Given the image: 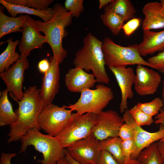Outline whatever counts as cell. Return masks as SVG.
Returning <instances> with one entry per match:
<instances>
[{
    "instance_id": "cell-34",
    "label": "cell",
    "mask_w": 164,
    "mask_h": 164,
    "mask_svg": "<svg viewBox=\"0 0 164 164\" xmlns=\"http://www.w3.org/2000/svg\"><path fill=\"white\" fill-rule=\"evenodd\" d=\"M141 19L139 18H134L124 24L122 27L125 34L129 36L132 35L139 27Z\"/></svg>"
},
{
    "instance_id": "cell-16",
    "label": "cell",
    "mask_w": 164,
    "mask_h": 164,
    "mask_svg": "<svg viewBox=\"0 0 164 164\" xmlns=\"http://www.w3.org/2000/svg\"><path fill=\"white\" fill-rule=\"evenodd\" d=\"M108 68L114 76L120 88L121 100L120 110L121 113H124L127 109L128 99H131L133 96L132 87L134 83L135 74L131 67Z\"/></svg>"
},
{
    "instance_id": "cell-11",
    "label": "cell",
    "mask_w": 164,
    "mask_h": 164,
    "mask_svg": "<svg viewBox=\"0 0 164 164\" xmlns=\"http://www.w3.org/2000/svg\"><path fill=\"white\" fill-rule=\"evenodd\" d=\"M29 67L27 57H20L8 70L0 73V77L5 84L6 88L16 101H20L23 97L22 85L24 73Z\"/></svg>"
},
{
    "instance_id": "cell-47",
    "label": "cell",
    "mask_w": 164,
    "mask_h": 164,
    "mask_svg": "<svg viewBox=\"0 0 164 164\" xmlns=\"http://www.w3.org/2000/svg\"><path fill=\"white\" fill-rule=\"evenodd\" d=\"M161 140H164V139H161Z\"/></svg>"
},
{
    "instance_id": "cell-37",
    "label": "cell",
    "mask_w": 164,
    "mask_h": 164,
    "mask_svg": "<svg viewBox=\"0 0 164 164\" xmlns=\"http://www.w3.org/2000/svg\"><path fill=\"white\" fill-rule=\"evenodd\" d=\"M17 155L15 153H2L0 157V164H11V159Z\"/></svg>"
},
{
    "instance_id": "cell-46",
    "label": "cell",
    "mask_w": 164,
    "mask_h": 164,
    "mask_svg": "<svg viewBox=\"0 0 164 164\" xmlns=\"http://www.w3.org/2000/svg\"><path fill=\"white\" fill-rule=\"evenodd\" d=\"M160 2L162 4L164 7V0H160Z\"/></svg>"
},
{
    "instance_id": "cell-25",
    "label": "cell",
    "mask_w": 164,
    "mask_h": 164,
    "mask_svg": "<svg viewBox=\"0 0 164 164\" xmlns=\"http://www.w3.org/2000/svg\"><path fill=\"white\" fill-rule=\"evenodd\" d=\"M122 140L119 137H110L99 141L101 150H106L110 153L121 164H124L125 158L122 149Z\"/></svg>"
},
{
    "instance_id": "cell-4",
    "label": "cell",
    "mask_w": 164,
    "mask_h": 164,
    "mask_svg": "<svg viewBox=\"0 0 164 164\" xmlns=\"http://www.w3.org/2000/svg\"><path fill=\"white\" fill-rule=\"evenodd\" d=\"M39 131L38 128H33L21 138L22 145L19 153L25 152L28 146L32 145L42 154L43 159L39 160L38 162L56 164L65 157V149L56 137L43 134Z\"/></svg>"
},
{
    "instance_id": "cell-30",
    "label": "cell",
    "mask_w": 164,
    "mask_h": 164,
    "mask_svg": "<svg viewBox=\"0 0 164 164\" xmlns=\"http://www.w3.org/2000/svg\"><path fill=\"white\" fill-rule=\"evenodd\" d=\"M130 114L139 126L149 125L154 122L152 117L147 114L137 105L128 110Z\"/></svg>"
},
{
    "instance_id": "cell-19",
    "label": "cell",
    "mask_w": 164,
    "mask_h": 164,
    "mask_svg": "<svg viewBox=\"0 0 164 164\" xmlns=\"http://www.w3.org/2000/svg\"><path fill=\"white\" fill-rule=\"evenodd\" d=\"M141 56H145L164 51V30L159 32L143 31L142 41L137 46Z\"/></svg>"
},
{
    "instance_id": "cell-38",
    "label": "cell",
    "mask_w": 164,
    "mask_h": 164,
    "mask_svg": "<svg viewBox=\"0 0 164 164\" xmlns=\"http://www.w3.org/2000/svg\"><path fill=\"white\" fill-rule=\"evenodd\" d=\"M50 64V62L46 59L41 60L38 64V68L40 72L44 74L46 73L49 68Z\"/></svg>"
},
{
    "instance_id": "cell-31",
    "label": "cell",
    "mask_w": 164,
    "mask_h": 164,
    "mask_svg": "<svg viewBox=\"0 0 164 164\" xmlns=\"http://www.w3.org/2000/svg\"><path fill=\"white\" fill-rule=\"evenodd\" d=\"M83 0H66L64 4V7L70 12L73 17L78 19L84 11Z\"/></svg>"
},
{
    "instance_id": "cell-26",
    "label": "cell",
    "mask_w": 164,
    "mask_h": 164,
    "mask_svg": "<svg viewBox=\"0 0 164 164\" xmlns=\"http://www.w3.org/2000/svg\"><path fill=\"white\" fill-rule=\"evenodd\" d=\"M108 6L113 12L121 16L125 22L135 18L136 11L130 0H113Z\"/></svg>"
},
{
    "instance_id": "cell-17",
    "label": "cell",
    "mask_w": 164,
    "mask_h": 164,
    "mask_svg": "<svg viewBox=\"0 0 164 164\" xmlns=\"http://www.w3.org/2000/svg\"><path fill=\"white\" fill-rule=\"evenodd\" d=\"M64 82L69 91L80 93L93 87L97 80L93 74L88 73L80 67H75L68 70Z\"/></svg>"
},
{
    "instance_id": "cell-39",
    "label": "cell",
    "mask_w": 164,
    "mask_h": 164,
    "mask_svg": "<svg viewBox=\"0 0 164 164\" xmlns=\"http://www.w3.org/2000/svg\"><path fill=\"white\" fill-rule=\"evenodd\" d=\"M155 124H160L164 127V110L162 109L159 113L155 116Z\"/></svg>"
},
{
    "instance_id": "cell-14",
    "label": "cell",
    "mask_w": 164,
    "mask_h": 164,
    "mask_svg": "<svg viewBox=\"0 0 164 164\" xmlns=\"http://www.w3.org/2000/svg\"><path fill=\"white\" fill-rule=\"evenodd\" d=\"M134 82L135 89L139 95L154 94L161 81V76L154 70L141 64L137 65Z\"/></svg>"
},
{
    "instance_id": "cell-12",
    "label": "cell",
    "mask_w": 164,
    "mask_h": 164,
    "mask_svg": "<svg viewBox=\"0 0 164 164\" xmlns=\"http://www.w3.org/2000/svg\"><path fill=\"white\" fill-rule=\"evenodd\" d=\"M123 119L125 123L129 124L134 132V140L136 145L135 152L131 156V159H138L141 152L155 142L164 138V127L160 125L159 130L150 132L143 129L135 122L126 110L124 113Z\"/></svg>"
},
{
    "instance_id": "cell-45",
    "label": "cell",
    "mask_w": 164,
    "mask_h": 164,
    "mask_svg": "<svg viewBox=\"0 0 164 164\" xmlns=\"http://www.w3.org/2000/svg\"><path fill=\"white\" fill-rule=\"evenodd\" d=\"M162 100L163 103V107L162 109L164 110V77L162 81Z\"/></svg>"
},
{
    "instance_id": "cell-10",
    "label": "cell",
    "mask_w": 164,
    "mask_h": 164,
    "mask_svg": "<svg viewBox=\"0 0 164 164\" xmlns=\"http://www.w3.org/2000/svg\"><path fill=\"white\" fill-rule=\"evenodd\" d=\"M99 142L91 133L66 149L74 159L80 164H97L101 151Z\"/></svg>"
},
{
    "instance_id": "cell-5",
    "label": "cell",
    "mask_w": 164,
    "mask_h": 164,
    "mask_svg": "<svg viewBox=\"0 0 164 164\" xmlns=\"http://www.w3.org/2000/svg\"><path fill=\"white\" fill-rule=\"evenodd\" d=\"M103 42L105 62L108 67H126L129 65L141 64L152 68L139 54L138 44L123 46L116 44L109 37L104 38Z\"/></svg>"
},
{
    "instance_id": "cell-41",
    "label": "cell",
    "mask_w": 164,
    "mask_h": 164,
    "mask_svg": "<svg viewBox=\"0 0 164 164\" xmlns=\"http://www.w3.org/2000/svg\"><path fill=\"white\" fill-rule=\"evenodd\" d=\"M65 158L70 164H80L74 159L67 151L65 149Z\"/></svg>"
},
{
    "instance_id": "cell-33",
    "label": "cell",
    "mask_w": 164,
    "mask_h": 164,
    "mask_svg": "<svg viewBox=\"0 0 164 164\" xmlns=\"http://www.w3.org/2000/svg\"><path fill=\"white\" fill-rule=\"evenodd\" d=\"M146 61L153 68L164 73V51L149 58Z\"/></svg>"
},
{
    "instance_id": "cell-40",
    "label": "cell",
    "mask_w": 164,
    "mask_h": 164,
    "mask_svg": "<svg viewBox=\"0 0 164 164\" xmlns=\"http://www.w3.org/2000/svg\"><path fill=\"white\" fill-rule=\"evenodd\" d=\"M156 143L158 148L162 156L164 164V140H160Z\"/></svg>"
},
{
    "instance_id": "cell-24",
    "label": "cell",
    "mask_w": 164,
    "mask_h": 164,
    "mask_svg": "<svg viewBox=\"0 0 164 164\" xmlns=\"http://www.w3.org/2000/svg\"><path fill=\"white\" fill-rule=\"evenodd\" d=\"M100 17L103 24L113 35L117 36L119 34L125 22L121 16L113 12L107 6Z\"/></svg>"
},
{
    "instance_id": "cell-21",
    "label": "cell",
    "mask_w": 164,
    "mask_h": 164,
    "mask_svg": "<svg viewBox=\"0 0 164 164\" xmlns=\"http://www.w3.org/2000/svg\"><path fill=\"white\" fill-rule=\"evenodd\" d=\"M28 15L21 14L17 17H10L0 10V38L13 32H22V28Z\"/></svg>"
},
{
    "instance_id": "cell-15",
    "label": "cell",
    "mask_w": 164,
    "mask_h": 164,
    "mask_svg": "<svg viewBox=\"0 0 164 164\" xmlns=\"http://www.w3.org/2000/svg\"><path fill=\"white\" fill-rule=\"evenodd\" d=\"M50 64L48 70L44 74L40 89V95L45 106L52 103L60 87V64L53 56L50 57Z\"/></svg>"
},
{
    "instance_id": "cell-7",
    "label": "cell",
    "mask_w": 164,
    "mask_h": 164,
    "mask_svg": "<svg viewBox=\"0 0 164 164\" xmlns=\"http://www.w3.org/2000/svg\"><path fill=\"white\" fill-rule=\"evenodd\" d=\"M64 106L60 107L51 104L45 106L39 117L41 128L50 135L56 137L69 125L75 115Z\"/></svg>"
},
{
    "instance_id": "cell-35",
    "label": "cell",
    "mask_w": 164,
    "mask_h": 164,
    "mask_svg": "<svg viewBox=\"0 0 164 164\" xmlns=\"http://www.w3.org/2000/svg\"><path fill=\"white\" fill-rule=\"evenodd\" d=\"M118 136L122 141L134 140V132L132 127L129 124L124 123L119 129Z\"/></svg>"
},
{
    "instance_id": "cell-8",
    "label": "cell",
    "mask_w": 164,
    "mask_h": 164,
    "mask_svg": "<svg viewBox=\"0 0 164 164\" xmlns=\"http://www.w3.org/2000/svg\"><path fill=\"white\" fill-rule=\"evenodd\" d=\"M96 114L87 113L75 115L67 127L56 137L65 149L90 135L95 124Z\"/></svg>"
},
{
    "instance_id": "cell-1",
    "label": "cell",
    "mask_w": 164,
    "mask_h": 164,
    "mask_svg": "<svg viewBox=\"0 0 164 164\" xmlns=\"http://www.w3.org/2000/svg\"><path fill=\"white\" fill-rule=\"evenodd\" d=\"M40 89L36 86L26 89L21 100L17 101L18 108L15 111L18 118L10 125V132L7 136L9 143L17 141L29 131L37 128L41 129L38 122L39 115L45 107L40 95Z\"/></svg>"
},
{
    "instance_id": "cell-23",
    "label": "cell",
    "mask_w": 164,
    "mask_h": 164,
    "mask_svg": "<svg viewBox=\"0 0 164 164\" xmlns=\"http://www.w3.org/2000/svg\"><path fill=\"white\" fill-rule=\"evenodd\" d=\"M5 42L8 43V45L0 55V73L8 70L20 57V55L15 51L19 42L18 40L13 41L12 38L10 37Z\"/></svg>"
},
{
    "instance_id": "cell-27",
    "label": "cell",
    "mask_w": 164,
    "mask_h": 164,
    "mask_svg": "<svg viewBox=\"0 0 164 164\" xmlns=\"http://www.w3.org/2000/svg\"><path fill=\"white\" fill-rule=\"evenodd\" d=\"M138 159L141 164H164L162 156L156 142L142 151Z\"/></svg>"
},
{
    "instance_id": "cell-36",
    "label": "cell",
    "mask_w": 164,
    "mask_h": 164,
    "mask_svg": "<svg viewBox=\"0 0 164 164\" xmlns=\"http://www.w3.org/2000/svg\"><path fill=\"white\" fill-rule=\"evenodd\" d=\"M97 164H121L109 152L101 150Z\"/></svg>"
},
{
    "instance_id": "cell-3",
    "label": "cell",
    "mask_w": 164,
    "mask_h": 164,
    "mask_svg": "<svg viewBox=\"0 0 164 164\" xmlns=\"http://www.w3.org/2000/svg\"><path fill=\"white\" fill-rule=\"evenodd\" d=\"M103 42L91 33L83 40V45L76 53L73 63L88 73L92 71L97 82L108 84L110 79L106 71L102 46Z\"/></svg>"
},
{
    "instance_id": "cell-6",
    "label": "cell",
    "mask_w": 164,
    "mask_h": 164,
    "mask_svg": "<svg viewBox=\"0 0 164 164\" xmlns=\"http://www.w3.org/2000/svg\"><path fill=\"white\" fill-rule=\"evenodd\" d=\"M114 97L111 88L102 84L96 86L94 89H88L80 93L78 101L68 106H64L77 115L87 113L97 114L103 111Z\"/></svg>"
},
{
    "instance_id": "cell-9",
    "label": "cell",
    "mask_w": 164,
    "mask_h": 164,
    "mask_svg": "<svg viewBox=\"0 0 164 164\" xmlns=\"http://www.w3.org/2000/svg\"><path fill=\"white\" fill-rule=\"evenodd\" d=\"M124 123L122 117L116 111H103L96 114L91 133L99 141L118 137L119 129Z\"/></svg>"
},
{
    "instance_id": "cell-2",
    "label": "cell",
    "mask_w": 164,
    "mask_h": 164,
    "mask_svg": "<svg viewBox=\"0 0 164 164\" xmlns=\"http://www.w3.org/2000/svg\"><path fill=\"white\" fill-rule=\"evenodd\" d=\"M52 8L54 15L50 20L34 21L39 31L45 34L46 43L52 49L54 59L60 64L67 56V52L63 46L62 41L68 34L65 28L72 23L73 17L60 3H56Z\"/></svg>"
},
{
    "instance_id": "cell-18",
    "label": "cell",
    "mask_w": 164,
    "mask_h": 164,
    "mask_svg": "<svg viewBox=\"0 0 164 164\" xmlns=\"http://www.w3.org/2000/svg\"><path fill=\"white\" fill-rule=\"evenodd\" d=\"M142 12L145 17L142 22L143 31L164 28V7L160 2L147 3Z\"/></svg>"
},
{
    "instance_id": "cell-42",
    "label": "cell",
    "mask_w": 164,
    "mask_h": 164,
    "mask_svg": "<svg viewBox=\"0 0 164 164\" xmlns=\"http://www.w3.org/2000/svg\"><path fill=\"white\" fill-rule=\"evenodd\" d=\"M113 1V0H99V9H100L104 7H106Z\"/></svg>"
},
{
    "instance_id": "cell-13",
    "label": "cell",
    "mask_w": 164,
    "mask_h": 164,
    "mask_svg": "<svg viewBox=\"0 0 164 164\" xmlns=\"http://www.w3.org/2000/svg\"><path fill=\"white\" fill-rule=\"evenodd\" d=\"M34 21L28 16L22 28V36L18 47L21 57H27L32 50L41 48L46 43L45 36L41 34Z\"/></svg>"
},
{
    "instance_id": "cell-20",
    "label": "cell",
    "mask_w": 164,
    "mask_h": 164,
    "mask_svg": "<svg viewBox=\"0 0 164 164\" xmlns=\"http://www.w3.org/2000/svg\"><path fill=\"white\" fill-rule=\"evenodd\" d=\"M0 3L5 8L12 17H15L18 14L26 13L38 16L42 19L43 21L46 22L51 19L54 15L52 8H49L44 10H40L12 4L6 2L5 0H0Z\"/></svg>"
},
{
    "instance_id": "cell-22",
    "label": "cell",
    "mask_w": 164,
    "mask_h": 164,
    "mask_svg": "<svg viewBox=\"0 0 164 164\" xmlns=\"http://www.w3.org/2000/svg\"><path fill=\"white\" fill-rule=\"evenodd\" d=\"M7 88L1 93L0 98V126L11 125L17 120L18 117L14 111L11 103L9 101Z\"/></svg>"
},
{
    "instance_id": "cell-44",
    "label": "cell",
    "mask_w": 164,
    "mask_h": 164,
    "mask_svg": "<svg viewBox=\"0 0 164 164\" xmlns=\"http://www.w3.org/2000/svg\"><path fill=\"white\" fill-rule=\"evenodd\" d=\"M56 164H70L65 159V157L59 160Z\"/></svg>"
},
{
    "instance_id": "cell-28",
    "label": "cell",
    "mask_w": 164,
    "mask_h": 164,
    "mask_svg": "<svg viewBox=\"0 0 164 164\" xmlns=\"http://www.w3.org/2000/svg\"><path fill=\"white\" fill-rule=\"evenodd\" d=\"M136 105L144 112L152 117L158 114L163 107L162 99L158 97L154 98L150 102L138 103Z\"/></svg>"
},
{
    "instance_id": "cell-32",
    "label": "cell",
    "mask_w": 164,
    "mask_h": 164,
    "mask_svg": "<svg viewBox=\"0 0 164 164\" xmlns=\"http://www.w3.org/2000/svg\"><path fill=\"white\" fill-rule=\"evenodd\" d=\"M122 149L125 158V164L130 160L131 156L135 151L136 145L134 140L128 139L122 141Z\"/></svg>"
},
{
    "instance_id": "cell-29",
    "label": "cell",
    "mask_w": 164,
    "mask_h": 164,
    "mask_svg": "<svg viewBox=\"0 0 164 164\" xmlns=\"http://www.w3.org/2000/svg\"><path fill=\"white\" fill-rule=\"evenodd\" d=\"M10 3L34 9L44 10L54 1L53 0H5Z\"/></svg>"
},
{
    "instance_id": "cell-43",
    "label": "cell",
    "mask_w": 164,
    "mask_h": 164,
    "mask_svg": "<svg viewBox=\"0 0 164 164\" xmlns=\"http://www.w3.org/2000/svg\"><path fill=\"white\" fill-rule=\"evenodd\" d=\"M124 164H141L138 159H131L127 163Z\"/></svg>"
}]
</instances>
